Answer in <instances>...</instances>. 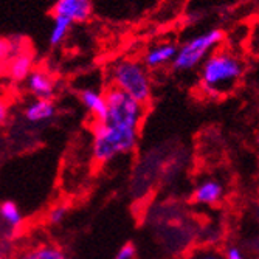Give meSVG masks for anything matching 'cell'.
<instances>
[{"instance_id": "cell-1", "label": "cell", "mask_w": 259, "mask_h": 259, "mask_svg": "<svg viewBox=\"0 0 259 259\" xmlns=\"http://www.w3.org/2000/svg\"><path fill=\"white\" fill-rule=\"evenodd\" d=\"M244 76V61L231 50L218 49L202 64L199 73L200 90L209 98L230 93Z\"/></svg>"}, {"instance_id": "cell-2", "label": "cell", "mask_w": 259, "mask_h": 259, "mask_svg": "<svg viewBox=\"0 0 259 259\" xmlns=\"http://www.w3.org/2000/svg\"><path fill=\"white\" fill-rule=\"evenodd\" d=\"M140 126L104 118L93 124L92 155L98 163H107L116 157L131 154L138 143Z\"/></svg>"}, {"instance_id": "cell-3", "label": "cell", "mask_w": 259, "mask_h": 259, "mask_svg": "<svg viewBox=\"0 0 259 259\" xmlns=\"http://www.w3.org/2000/svg\"><path fill=\"white\" fill-rule=\"evenodd\" d=\"M110 87L126 93L132 100L148 104L152 97V79L149 70L141 61L126 58L120 59L109 68Z\"/></svg>"}, {"instance_id": "cell-4", "label": "cell", "mask_w": 259, "mask_h": 259, "mask_svg": "<svg viewBox=\"0 0 259 259\" xmlns=\"http://www.w3.org/2000/svg\"><path fill=\"white\" fill-rule=\"evenodd\" d=\"M225 40V33L221 28H211L190 40L182 44L176 58L172 61V68L176 72H186L200 67V64L218 49H221L222 42Z\"/></svg>"}, {"instance_id": "cell-5", "label": "cell", "mask_w": 259, "mask_h": 259, "mask_svg": "<svg viewBox=\"0 0 259 259\" xmlns=\"http://www.w3.org/2000/svg\"><path fill=\"white\" fill-rule=\"evenodd\" d=\"M52 14L65 17L72 23H84L93 14V2L92 0H58Z\"/></svg>"}, {"instance_id": "cell-6", "label": "cell", "mask_w": 259, "mask_h": 259, "mask_svg": "<svg viewBox=\"0 0 259 259\" xmlns=\"http://www.w3.org/2000/svg\"><path fill=\"white\" fill-rule=\"evenodd\" d=\"M27 90L36 100H52L56 90V82L53 76L42 68H33L25 78Z\"/></svg>"}, {"instance_id": "cell-7", "label": "cell", "mask_w": 259, "mask_h": 259, "mask_svg": "<svg viewBox=\"0 0 259 259\" xmlns=\"http://www.w3.org/2000/svg\"><path fill=\"white\" fill-rule=\"evenodd\" d=\"M177 49L179 47L174 42H161L149 49L141 62L148 70H157L164 65H169L176 58Z\"/></svg>"}, {"instance_id": "cell-8", "label": "cell", "mask_w": 259, "mask_h": 259, "mask_svg": "<svg viewBox=\"0 0 259 259\" xmlns=\"http://www.w3.org/2000/svg\"><path fill=\"white\" fill-rule=\"evenodd\" d=\"M79 100L82 106L87 109V112L93 116V120L103 121L107 113V103L104 93L95 89H84L79 92Z\"/></svg>"}, {"instance_id": "cell-9", "label": "cell", "mask_w": 259, "mask_h": 259, "mask_svg": "<svg viewBox=\"0 0 259 259\" xmlns=\"http://www.w3.org/2000/svg\"><path fill=\"white\" fill-rule=\"evenodd\" d=\"M224 196V186L214 179L203 180L194 191V200L200 205H216Z\"/></svg>"}, {"instance_id": "cell-10", "label": "cell", "mask_w": 259, "mask_h": 259, "mask_svg": "<svg viewBox=\"0 0 259 259\" xmlns=\"http://www.w3.org/2000/svg\"><path fill=\"white\" fill-rule=\"evenodd\" d=\"M56 113V106L52 100H33L25 107V118L30 123H44L52 120Z\"/></svg>"}, {"instance_id": "cell-11", "label": "cell", "mask_w": 259, "mask_h": 259, "mask_svg": "<svg viewBox=\"0 0 259 259\" xmlns=\"http://www.w3.org/2000/svg\"><path fill=\"white\" fill-rule=\"evenodd\" d=\"M33 70V56L27 52H17L11 56L8 65V75L13 81H25Z\"/></svg>"}, {"instance_id": "cell-12", "label": "cell", "mask_w": 259, "mask_h": 259, "mask_svg": "<svg viewBox=\"0 0 259 259\" xmlns=\"http://www.w3.org/2000/svg\"><path fill=\"white\" fill-rule=\"evenodd\" d=\"M17 259H70V257L62 248L53 244H40L23 251Z\"/></svg>"}, {"instance_id": "cell-13", "label": "cell", "mask_w": 259, "mask_h": 259, "mask_svg": "<svg viewBox=\"0 0 259 259\" xmlns=\"http://www.w3.org/2000/svg\"><path fill=\"white\" fill-rule=\"evenodd\" d=\"M73 23L67 20L65 17H61V16H53V27H52V31H50V36H49V44L52 47H58L61 45L68 33H70V28H72Z\"/></svg>"}, {"instance_id": "cell-14", "label": "cell", "mask_w": 259, "mask_h": 259, "mask_svg": "<svg viewBox=\"0 0 259 259\" xmlns=\"http://www.w3.org/2000/svg\"><path fill=\"white\" fill-rule=\"evenodd\" d=\"M0 219L4 221L5 225L11 228H17L22 224V211L14 202H4L0 205Z\"/></svg>"}, {"instance_id": "cell-15", "label": "cell", "mask_w": 259, "mask_h": 259, "mask_svg": "<svg viewBox=\"0 0 259 259\" xmlns=\"http://www.w3.org/2000/svg\"><path fill=\"white\" fill-rule=\"evenodd\" d=\"M67 214H68V208H67L65 205L53 206V208L50 209V213H49V222L58 225V224H61V222L65 221Z\"/></svg>"}, {"instance_id": "cell-16", "label": "cell", "mask_w": 259, "mask_h": 259, "mask_svg": "<svg viewBox=\"0 0 259 259\" xmlns=\"http://www.w3.org/2000/svg\"><path fill=\"white\" fill-rule=\"evenodd\" d=\"M13 53H14V47H13V44H11L10 40H7V39H0V67H2V64H4L8 58L13 56Z\"/></svg>"}, {"instance_id": "cell-17", "label": "cell", "mask_w": 259, "mask_h": 259, "mask_svg": "<svg viewBox=\"0 0 259 259\" xmlns=\"http://www.w3.org/2000/svg\"><path fill=\"white\" fill-rule=\"evenodd\" d=\"M135 257V248L131 244L123 245L118 251H116L113 259H134Z\"/></svg>"}, {"instance_id": "cell-18", "label": "cell", "mask_w": 259, "mask_h": 259, "mask_svg": "<svg viewBox=\"0 0 259 259\" xmlns=\"http://www.w3.org/2000/svg\"><path fill=\"white\" fill-rule=\"evenodd\" d=\"M224 259H245V254L239 247H228L225 254H222Z\"/></svg>"}, {"instance_id": "cell-19", "label": "cell", "mask_w": 259, "mask_h": 259, "mask_svg": "<svg viewBox=\"0 0 259 259\" xmlns=\"http://www.w3.org/2000/svg\"><path fill=\"white\" fill-rule=\"evenodd\" d=\"M193 259H224V256L218 251H200L199 254H196Z\"/></svg>"}, {"instance_id": "cell-20", "label": "cell", "mask_w": 259, "mask_h": 259, "mask_svg": "<svg viewBox=\"0 0 259 259\" xmlns=\"http://www.w3.org/2000/svg\"><path fill=\"white\" fill-rule=\"evenodd\" d=\"M8 120V106L4 103V101H0V127H2Z\"/></svg>"}, {"instance_id": "cell-21", "label": "cell", "mask_w": 259, "mask_h": 259, "mask_svg": "<svg viewBox=\"0 0 259 259\" xmlns=\"http://www.w3.org/2000/svg\"><path fill=\"white\" fill-rule=\"evenodd\" d=\"M0 259H4V257H0Z\"/></svg>"}]
</instances>
